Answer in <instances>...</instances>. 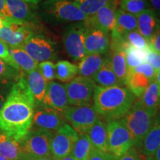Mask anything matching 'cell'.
<instances>
[{
    "label": "cell",
    "mask_w": 160,
    "mask_h": 160,
    "mask_svg": "<svg viewBox=\"0 0 160 160\" xmlns=\"http://www.w3.org/2000/svg\"><path fill=\"white\" fill-rule=\"evenodd\" d=\"M0 154L9 160L29 159L24 153L21 143L5 133H0Z\"/></svg>",
    "instance_id": "cell-21"
},
{
    "label": "cell",
    "mask_w": 160,
    "mask_h": 160,
    "mask_svg": "<svg viewBox=\"0 0 160 160\" xmlns=\"http://www.w3.org/2000/svg\"><path fill=\"white\" fill-rule=\"evenodd\" d=\"M5 2L12 19L28 25L35 22L36 16L27 2L22 0H5Z\"/></svg>",
    "instance_id": "cell-20"
},
{
    "label": "cell",
    "mask_w": 160,
    "mask_h": 160,
    "mask_svg": "<svg viewBox=\"0 0 160 160\" xmlns=\"http://www.w3.org/2000/svg\"><path fill=\"white\" fill-rule=\"evenodd\" d=\"M118 160H144L145 159L140 152L134 147H132L125 153L117 158Z\"/></svg>",
    "instance_id": "cell-40"
},
{
    "label": "cell",
    "mask_w": 160,
    "mask_h": 160,
    "mask_svg": "<svg viewBox=\"0 0 160 160\" xmlns=\"http://www.w3.org/2000/svg\"><path fill=\"white\" fill-rule=\"evenodd\" d=\"M133 31H137V17L121 9L117 10L111 42L119 41L125 34Z\"/></svg>",
    "instance_id": "cell-18"
},
{
    "label": "cell",
    "mask_w": 160,
    "mask_h": 160,
    "mask_svg": "<svg viewBox=\"0 0 160 160\" xmlns=\"http://www.w3.org/2000/svg\"><path fill=\"white\" fill-rule=\"evenodd\" d=\"M107 131L109 153L116 159L125 153L134 145L123 119L108 122Z\"/></svg>",
    "instance_id": "cell-5"
},
{
    "label": "cell",
    "mask_w": 160,
    "mask_h": 160,
    "mask_svg": "<svg viewBox=\"0 0 160 160\" xmlns=\"http://www.w3.org/2000/svg\"><path fill=\"white\" fill-rule=\"evenodd\" d=\"M21 48L37 63L50 61L55 58L53 43L43 36L33 34Z\"/></svg>",
    "instance_id": "cell-12"
},
{
    "label": "cell",
    "mask_w": 160,
    "mask_h": 160,
    "mask_svg": "<svg viewBox=\"0 0 160 160\" xmlns=\"http://www.w3.org/2000/svg\"><path fill=\"white\" fill-rule=\"evenodd\" d=\"M105 59L102 55L87 53L81 59L78 65V73L81 77L92 79L95 73L99 71Z\"/></svg>",
    "instance_id": "cell-26"
},
{
    "label": "cell",
    "mask_w": 160,
    "mask_h": 160,
    "mask_svg": "<svg viewBox=\"0 0 160 160\" xmlns=\"http://www.w3.org/2000/svg\"><path fill=\"white\" fill-rule=\"evenodd\" d=\"M147 0H121V10L137 17L148 9Z\"/></svg>",
    "instance_id": "cell-34"
},
{
    "label": "cell",
    "mask_w": 160,
    "mask_h": 160,
    "mask_svg": "<svg viewBox=\"0 0 160 160\" xmlns=\"http://www.w3.org/2000/svg\"><path fill=\"white\" fill-rule=\"evenodd\" d=\"M34 34L31 25L24 24L17 20L11 19L0 29V39L8 47L21 48L26 40Z\"/></svg>",
    "instance_id": "cell-11"
},
{
    "label": "cell",
    "mask_w": 160,
    "mask_h": 160,
    "mask_svg": "<svg viewBox=\"0 0 160 160\" xmlns=\"http://www.w3.org/2000/svg\"><path fill=\"white\" fill-rule=\"evenodd\" d=\"M22 73V71H17L0 59V80L16 81Z\"/></svg>",
    "instance_id": "cell-35"
},
{
    "label": "cell",
    "mask_w": 160,
    "mask_h": 160,
    "mask_svg": "<svg viewBox=\"0 0 160 160\" xmlns=\"http://www.w3.org/2000/svg\"><path fill=\"white\" fill-rule=\"evenodd\" d=\"M85 22H79L70 26L64 34L65 51L74 61L81 60L87 54L85 48Z\"/></svg>",
    "instance_id": "cell-10"
},
{
    "label": "cell",
    "mask_w": 160,
    "mask_h": 160,
    "mask_svg": "<svg viewBox=\"0 0 160 160\" xmlns=\"http://www.w3.org/2000/svg\"><path fill=\"white\" fill-rule=\"evenodd\" d=\"M55 160H78V159H76L75 157H73L72 155H69V156H67V157H65L64 158H62V159H55Z\"/></svg>",
    "instance_id": "cell-47"
},
{
    "label": "cell",
    "mask_w": 160,
    "mask_h": 160,
    "mask_svg": "<svg viewBox=\"0 0 160 160\" xmlns=\"http://www.w3.org/2000/svg\"><path fill=\"white\" fill-rule=\"evenodd\" d=\"M145 108L151 114L157 116L159 112V88L157 79L152 81L139 98Z\"/></svg>",
    "instance_id": "cell-28"
},
{
    "label": "cell",
    "mask_w": 160,
    "mask_h": 160,
    "mask_svg": "<svg viewBox=\"0 0 160 160\" xmlns=\"http://www.w3.org/2000/svg\"><path fill=\"white\" fill-rule=\"evenodd\" d=\"M117 5V2L111 0L95 14L88 18L85 24L88 27L96 28L108 33L112 32L115 25Z\"/></svg>",
    "instance_id": "cell-13"
},
{
    "label": "cell",
    "mask_w": 160,
    "mask_h": 160,
    "mask_svg": "<svg viewBox=\"0 0 160 160\" xmlns=\"http://www.w3.org/2000/svg\"><path fill=\"white\" fill-rule=\"evenodd\" d=\"M144 160H153V156H151V157H146L145 159Z\"/></svg>",
    "instance_id": "cell-52"
},
{
    "label": "cell",
    "mask_w": 160,
    "mask_h": 160,
    "mask_svg": "<svg viewBox=\"0 0 160 160\" xmlns=\"http://www.w3.org/2000/svg\"><path fill=\"white\" fill-rule=\"evenodd\" d=\"M34 105L23 73L13 84L0 111V131L21 142L33 125Z\"/></svg>",
    "instance_id": "cell-1"
},
{
    "label": "cell",
    "mask_w": 160,
    "mask_h": 160,
    "mask_svg": "<svg viewBox=\"0 0 160 160\" xmlns=\"http://www.w3.org/2000/svg\"><path fill=\"white\" fill-rule=\"evenodd\" d=\"M37 69L47 82H51L56 78V65L51 61L40 62L37 66Z\"/></svg>",
    "instance_id": "cell-36"
},
{
    "label": "cell",
    "mask_w": 160,
    "mask_h": 160,
    "mask_svg": "<svg viewBox=\"0 0 160 160\" xmlns=\"http://www.w3.org/2000/svg\"><path fill=\"white\" fill-rule=\"evenodd\" d=\"M160 146V111L156 118L151 129L144 138L140 145V153L145 158L154 154Z\"/></svg>",
    "instance_id": "cell-19"
},
{
    "label": "cell",
    "mask_w": 160,
    "mask_h": 160,
    "mask_svg": "<svg viewBox=\"0 0 160 160\" xmlns=\"http://www.w3.org/2000/svg\"><path fill=\"white\" fill-rule=\"evenodd\" d=\"M124 51H125L128 71L134 69L141 64L146 62L147 49L140 50L136 48L133 46L128 45L124 49Z\"/></svg>",
    "instance_id": "cell-32"
},
{
    "label": "cell",
    "mask_w": 160,
    "mask_h": 160,
    "mask_svg": "<svg viewBox=\"0 0 160 160\" xmlns=\"http://www.w3.org/2000/svg\"><path fill=\"white\" fill-rule=\"evenodd\" d=\"M152 81L153 80H151L141 72L133 69L128 71L125 85L127 86V88L135 97L140 98Z\"/></svg>",
    "instance_id": "cell-25"
},
{
    "label": "cell",
    "mask_w": 160,
    "mask_h": 160,
    "mask_svg": "<svg viewBox=\"0 0 160 160\" xmlns=\"http://www.w3.org/2000/svg\"><path fill=\"white\" fill-rule=\"evenodd\" d=\"M146 62H148L155 70L156 72L160 71V53L156 51L148 45L147 48Z\"/></svg>",
    "instance_id": "cell-39"
},
{
    "label": "cell",
    "mask_w": 160,
    "mask_h": 160,
    "mask_svg": "<svg viewBox=\"0 0 160 160\" xmlns=\"http://www.w3.org/2000/svg\"><path fill=\"white\" fill-rule=\"evenodd\" d=\"M16 81L0 80V111L2 108L4 104H5L6 99L8 97L12 87H13Z\"/></svg>",
    "instance_id": "cell-37"
},
{
    "label": "cell",
    "mask_w": 160,
    "mask_h": 160,
    "mask_svg": "<svg viewBox=\"0 0 160 160\" xmlns=\"http://www.w3.org/2000/svg\"><path fill=\"white\" fill-rule=\"evenodd\" d=\"M137 31L150 42L160 25V19L152 9H146L137 17Z\"/></svg>",
    "instance_id": "cell-17"
},
{
    "label": "cell",
    "mask_w": 160,
    "mask_h": 160,
    "mask_svg": "<svg viewBox=\"0 0 160 160\" xmlns=\"http://www.w3.org/2000/svg\"><path fill=\"white\" fill-rule=\"evenodd\" d=\"M42 103L47 107L63 113L69 107L65 85L53 81L48 82Z\"/></svg>",
    "instance_id": "cell-15"
},
{
    "label": "cell",
    "mask_w": 160,
    "mask_h": 160,
    "mask_svg": "<svg viewBox=\"0 0 160 160\" xmlns=\"http://www.w3.org/2000/svg\"><path fill=\"white\" fill-rule=\"evenodd\" d=\"M153 160H160V146L153 155Z\"/></svg>",
    "instance_id": "cell-46"
},
{
    "label": "cell",
    "mask_w": 160,
    "mask_h": 160,
    "mask_svg": "<svg viewBox=\"0 0 160 160\" xmlns=\"http://www.w3.org/2000/svg\"><path fill=\"white\" fill-rule=\"evenodd\" d=\"M22 1L31 4H37L39 3L40 1H42V0H22Z\"/></svg>",
    "instance_id": "cell-49"
},
{
    "label": "cell",
    "mask_w": 160,
    "mask_h": 160,
    "mask_svg": "<svg viewBox=\"0 0 160 160\" xmlns=\"http://www.w3.org/2000/svg\"><path fill=\"white\" fill-rule=\"evenodd\" d=\"M0 160H9V159H7V158L5 157H3L2 155L0 154Z\"/></svg>",
    "instance_id": "cell-51"
},
{
    "label": "cell",
    "mask_w": 160,
    "mask_h": 160,
    "mask_svg": "<svg viewBox=\"0 0 160 160\" xmlns=\"http://www.w3.org/2000/svg\"><path fill=\"white\" fill-rule=\"evenodd\" d=\"M53 135L51 132L42 129L30 131L20 142L25 154L32 160L51 157Z\"/></svg>",
    "instance_id": "cell-4"
},
{
    "label": "cell",
    "mask_w": 160,
    "mask_h": 160,
    "mask_svg": "<svg viewBox=\"0 0 160 160\" xmlns=\"http://www.w3.org/2000/svg\"><path fill=\"white\" fill-rule=\"evenodd\" d=\"M65 119L71 124L78 135L88 133L89 130L99 119V115L93 106H71L64 111Z\"/></svg>",
    "instance_id": "cell-8"
},
{
    "label": "cell",
    "mask_w": 160,
    "mask_h": 160,
    "mask_svg": "<svg viewBox=\"0 0 160 160\" xmlns=\"http://www.w3.org/2000/svg\"><path fill=\"white\" fill-rule=\"evenodd\" d=\"M111 53L109 59L112 68L119 80L120 85H125L126 78L128 73L125 51L119 47H111Z\"/></svg>",
    "instance_id": "cell-24"
},
{
    "label": "cell",
    "mask_w": 160,
    "mask_h": 160,
    "mask_svg": "<svg viewBox=\"0 0 160 160\" xmlns=\"http://www.w3.org/2000/svg\"><path fill=\"white\" fill-rule=\"evenodd\" d=\"M87 17L95 14L111 0H70Z\"/></svg>",
    "instance_id": "cell-33"
},
{
    "label": "cell",
    "mask_w": 160,
    "mask_h": 160,
    "mask_svg": "<svg viewBox=\"0 0 160 160\" xmlns=\"http://www.w3.org/2000/svg\"><path fill=\"white\" fill-rule=\"evenodd\" d=\"M0 17L5 20L13 19L8 10L5 0H0Z\"/></svg>",
    "instance_id": "cell-43"
},
{
    "label": "cell",
    "mask_w": 160,
    "mask_h": 160,
    "mask_svg": "<svg viewBox=\"0 0 160 160\" xmlns=\"http://www.w3.org/2000/svg\"><path fill=\"white\" fill-rule=\"evenodd\" d=\"M115 1H116V2H119L120 0H115Z\"/></svg>",
    "instance_id": "cell-53"
},
{
    "label": "cell",
    "mask_w": 160,
    "mask_h": 160,
    "mask_svg": "<svg viewBox=\"0 0 160 160\" xmlns=\"http://www.w3.org/2000/svg\"><path fill=\"white\" fill-rule=\"evenodd\" d=\"M93 150L88 134L83 133L78 137L71 155L78 160H89Z\"/></svg>",
    "instance_id": "cell-30"
},
{
    "label": "cell",
    "mask_w": 160,
    "mask_h": 160,
    "mask_svg": "<svg viewBox=\"0 0 160 160\" xmlns=\"http://www.w3.org/2000/svg\"><path fill=\"white\" fill-rule=\"evenodd\" d=\"M78 66L66 60L59 61L56 65V78L62 82H69L77 77Z\"/></svg>",
    "instance_id": "cell-31"
},
{
    "label": "cell",
    "mask_w": 160,
    "mask_h": 160,
    "mask_svg": "<svg viewBox=\"0 0 160 160\" xmlns=\"http://www.w3.org/2000/svg\"><path fill=\"white\" fill-rule=\"evenodd\" d=\"M92 79L93 80L96 85L99 87L106 88L120 85L119 80L112 68L109 58L105 59L99 71L95 73Z\"/></svg>",
    "instance_id": "cell-27"
},
{
    "label": "cell",
    "mask_w": 160,
    "mask_h": 160,
    "mask_svg": "<svg viewBox=\"0 0 160 160\" xmlns=\"http://www.w3.org/2000/svg\"><path fill=\"white\" fill-rule=\"evenodd\" d=\"M42 8L47 14L59 22H85L88 18L70 0H45Z\"/></svg>",
    "instance_id": "cell-6"
},
{
    "label": "cell",
    "mask_w": 160,
    "mask_h": 160,
    "mask_svg": "<svg viewBox=\"0 0 160 160\" xmlns=\"http://www.w3.org/2000/svg\"><path fill=\"white\" fill-rule=\"evenodd\" d=\"M95 87L96 84L91 78L81 76L75 77L65 85L69 105L77 107L91 105Z\"/></svg>",
    "instance_id": "cell-7"
},
{
    "label": "cell",
    "mask_w": 160,
    "mask_h": 160,
    "mask_svg": "<svg viewBox=\"0 0 160 160\" xmlns=\"http://www.w3.org/2000/svg\"><path fill=\"white\" fill-rule=\"evenodd\" d=\"M0 133H1V132H0Z\"/></svg>",
    "instance_id": "cell-54"
},
{
    "label": "cell",
    "mask_w": 160,
    "mask_h": 160,
    "mask_svg": "<svg viewBox=\"0 0 160 160\" xmlns=\"http://www.w3.org/2000/svg\"><path fill=\"white\" fill-rule=\"evenodd\" d=\"M65 122L61 113L49 107L39 109L33 115V125L38 129L51 132L57 131L62 127Z\"/></svg>",
    "instance_id": "cell-16"
},
{
    "label": "cell",
    "mask_w": 160,
    "mask_h": 160,
    "mask_svg": "<svg viewBox=\"0 0 160 160\" xmlns=\"http://www.w3.org/2000/svg\"><path fill=\"white\" fill-rule=\"evenodd\" d=\"M35 160H55L53 157H46V158H42V159H35Z\"/></svg>",
    "instance_id": "cell-50"
},
{
    "label": "cell",
    "mask_w": 160,
    "mask_h": 160,
    "mask_svg": "<svg viewBox=\"0 0 160 160\" xmlns=\"http://www.w3.org/2000/svg\"><path fill=\"white\" fill-rule=\"evenodd\" d=\"M93 99L98 114L108 122L123 119L134 103L136 97L127 88L121 85L106 88L96 85Z\"/></svg>",
    "instance_id": "cell-2"
},
{
    "label": "cell",
    "mask_w": 160,
    "mask_h": 160,
    "mask_svg": "<svg viewBox=\"0 0 160 160\" xmlns=\"http://www.w3.org/2000/svg\"><path fill=\"white\" fill-rule=\"evenodd\" d=\"M88 134L93 148L102 153H109L107 125L105 122L99 119L89 130Z\"/></svg>",
    "instance_id": "cell-23"
},
{
    "label": "cell",
    "mask_w": 160,
    "mask_h": 160,
    "mask_svg": "<svg viewBox=\"0 0 160 160\" xmlns=\"http://www.w3.org/2000/svg\"><path fill=\"white\" fill-rule=\"evenodd\" d=\"M110 47L111 39L109 33L86 25L85 34L86 53L103 55L108 53Z\"/></svg>",
    "instance_id": "cell-14"
},
{
    "label": "cell",
    "mask_w": 160,
    "mask_h": 160,
    "mask_svg": "<svg viewBox=\"0 0 160 160\" xmlns=\"http://www.w3.org/2000/svg\"><path fill=\"white\" fill-rule=\"evenodd\" d=\"M157 82L158 84V88H159V107L160 108V71L157 72Z\"/></svg>",
    "instance_id": "cell-45"
},
{
    "label": "cell",
    "mask_w": 160,
    "mask_h": 160,
    "mask_svg": "<svg viewBox=\"0 0 160 160\" xmlns=\"http://www.w3.org/2000/svg\"><path fill=\"white\" fill-rule=\"evenodd\" d=\"M26 83L30 94L33 98L34 102H42L48 82L44 79L39 70L37 68L28 73Z\"/></svg>",
    "instance_id": "cell-22"
},
{
    "label": "cell",
    "mask_w": 160,
    "mask_h": 160,
    "mask_svg": "<svg viewBox=\"0 0 160 160\" xmlns=\"http://www.w3.org/2000/svg\"><path fill=\"white\" fill-rule=\"evenodd\" d=\"M9 53L23 73H28L37 68L38 63L22 48H9Z\"/></svg>",
    "instance_id": "cell-29"
},
{
    "label": "cell",
    "mask_w": 160,
    "mask_h": 160,
    "mask_svg": "<svg viewBox=\"0 0 160 160\" xmlns=\"http://www.w3.org/2000/svg\"><path fill=\"white\" fill-rule=\"evenodd\" d=\"M8 21L9 20H5V19H2V17H0V29H1L4 25H5Z\"/></svg>",
    "instance_id": "cell-48"
},
{
    "label": "cell",
    "mask_w": 160,
    "mask_h": 160,
    "mask_svg": "<svg viewBox=\"0 0 160 160\" xmlns=\"http://www.w3.org/2000/svg\"><path fill=\"white\" fill-rule=\"evenodd\" d=\"M151 5L153 11L160 17V0H151Z\"/></svg>",
    "instance_id": "cell-44"
},
{
    "label": "cell",
    "mask_w": 160,
    "mask_h": 160,
    "mask_svg": "<svg viewBox=\"0 0 160 160\" xmlns=\"http://www.w3.org/2000/svg\"><path fill=\"white\" fill-rule=\"evenodd\" d=\"M0 59L3 60L5 62L7 63L11 67L13 68L14 69L21 71V70L19 69V68L18 67L14 60L13 59V58L11 57V54H10L9 48L1 39H0Z\"/></svg>",
    "instance_id": "cell-38"
},
{
    "label": "cell",
    "mask_w": 160,
    "mask_h": 160,
    "mask_svg": "<svg viewBox=\"0 0 160 160\" xmlns=\"http://www.w3.org/2000/svg\"><path fill=\"white\" fill-rule=\"evenodd\" d=\"M116 158L110 153H102L97 150H93L89 160H113Z\"/></svg>",
    "instance_id": "cell-41"
},
{
    "label": "cell",
    "mask_w": 160,
    "mask_h": 160,
    "mask_svg": "<svg viewBox=\"0 0 160 160\" xmlns=\"http://www.w3.org/2000/svg\"><path fill=\"white\" fill-rule=\"evenodd\" d=\"M79 135L68 124L60 127L51 140V156L54 159H59L71 154Z\"/></svg>",
    "instance_id": "cell-9"
},
{
    "label": "cell",
    "mask_w": 160,
    "mask_h": 160,
    "mask_svg": "<svg viewBox=\"0 0 160 160\" xmlns=\"http://www.w3.org/2000/svg\"><path fill=\"white\" fill-rule=\"evenodd\" d=\"M148 45L154 51L160 53V25L153 37L148 43Z\"/></svg>",
    "instance_id": "cell-42"
},
{
    "label": "cell",
    "mask_w": 160,
    "mask_h": 160,
    "mask_svg": "<svg viewBox=\"0 0 160 160\" xmlns=\"http://www.w3.org/2000/svg\"><path fill=\"white\" fill-rule=\"evenodd\" d=\"M155 118L156 116L151 114L145 108L139 99L134 102L130 111L123 118L134 145L140 147Z\"/></svg>",
    "instance_id": "cell-3"
}]
</instances>
